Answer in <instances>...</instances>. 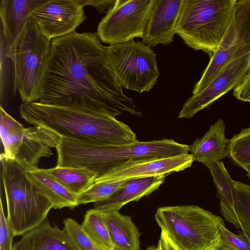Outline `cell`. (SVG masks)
<instances>
[{"label":"cell","mask_w":250,"mask_h":250,"mask_svg":"<svg viewBox=\"0 0 250 250\" xmlns=\"http://www.w3.org/2000/svg\"><path fill=\"white\" fill-rule=\"evenodd\" d=\"M12 250H81L64 229L45 220L21 236Z\"/></svg>","instance_id":"16"},{"label":"cell","mask_w":250,"mask_h":250,"mask_svg":"<svg viewBox=\"0 0 250 250\" xmlns=\"http://www.w3.org/2000/svg\"><path fill=\"white\" fill-rule=\"evenodd\" d=\"M155 0H116L99 22L96 32L109 45L143 39Z\"/></svg>","instance_id":"11"},{"label":"cell","mask_w":250,"mask_h":250,"mask_svg":"<svg viewBox=\"0 0 250 250\" xmlns=\"http://www.w3.org/2000/svg\"><path fill=\"white\" fill-rule=\"evenodd\" d=\"M166 176L159 175L127 179L123 186L107 199L94 203L95 209L120 210L129 202L138 201L157 190L164 182Z\"/></svg>","instance_id":"17"},{"label":"cell","mask_w":250,"mask_h":250,"mask_svg":"<svg viewBox=\"0 0 250 250\" xmlns=\"http://www.w3.org/2000/svg\"><path fill=\"white\" fill-rule=\"evenodd\" d=\"M21 116L27 123L52 130L61 137L103 145H120L138 141L126 124L107 114L39 102L23 103Z\"/></svg>","instance_id":"2"},{"label":"cell","mask_w":250,"mask_h":250,"mask_svg":"<svg viewBox=\"0 0 250 250\" xmlns=\"http://www.w3.org/2000/svg\"><path fill=\"white\" fill-rule=\"evenodd\" d=\"M84 5H91L95 7L100 13L106 12L115 5L116 0H80Z\"/></svg>","instance_id":"32"},{"label":"cell","mask_w":250,"mask_h":250,"mask_svg":"<svg viewBox=\"0 0 250 250\" xmlns=\"http://www.w3.org/2000/svg\"><path fill=\"white\" fill-rule=\"evenodd\" d=\"M221 250H232L231 249H229V248L224 246V248Z\"/></svg>","instance_id":"37"},{"label":"cell","mask_w":250,"mask_h":250,"mask_svg":"<svg viewBox=\"0 0 250 250\" xmlns=\"http://www.w3.org/2000/svg\"><path fill=\"white\" fill-rule=\"evenodd\" d=\"M64 229L81 250H104L87 235L81 225L75 220L67 218L63 221Z\"/></svg>","instance_id":"28"},{"label":"cell","mask_w":250,"mask_h":250,"mask_svg":"<svg viewBox=\"0 0 250 250\" xmlns=\"http://www.w3.org/2000/svg\"><path fill=\"white\" fill-rule=\"evenodd\" d=\"M44 0H1L0 17L3 36L10 47L16 40L33 11Z\"/></svg>","instance_id":"19"},{"label":"cell","mask_w":250,"mask_h":250,"mask_svg":"<svg viewBox=\"0 0 250 250\" xmlns=\"http://www.w3.org/2000/svg\"><path fill=\"white\" fill-rule=\"evenodd\" d=\"M237 0H184L176 34L195 50L210 57L231 20Z\"/></svg>","instance_id":"5"},{"label":"cell","mask_w":250,"mask_h":250,"mask_svg":"<svg viewBox=\"0 0 250 250\" xmlns=\"http://www.w3.org/2000/svg\"><path fill=\"white\" fill-rule=\"evenodd\" d=\"M41 103L116 117L142 116L124 92L96 33L74 32L52 39Z\"/></svg>","instance_id":"1"},{"label":"cell","mask_w":250,"mask_h":250,"mask_svg":"<svg viewBox=\"0 0 250 250\" xmlns=\"http://www.w3.org/2000/svg\"><path fill=\"white\" fill-rule=\"evenodd\" d=\"M146 250H160L159 246L157 245V247L156 246H150L148 247Z\"/></svg>","instance_id":"34"},{"label":"cell","mask_w":250,"mask_h":250,"mask_svg":"<svg viewBox=\"0 0 250 250\" xmlns=\"http://www.w3.org/2000/svg\"><path fill=\"white\" fill-rule=\"evenodd\" d=\"M158 245L160 250H165L164 246L161 243L159 242L158 243Z\"/></svg>","instance_id":"36"},{"label":"cell","mask_w":250,"mask_h":250,"mask_svg":"<svg viewBox=\"0 0 250 250\" xmlns=\"http://www.w3.org/2000/svg\"><path fill=\"white\" fill-rule=\"evenodd\" d=\"M81 226L99 247L104 250H113L108 229L100 210L94 208L88 210Z\"/></svg>","instance_id":"24"},{"label":"cell","mask_w":250,"mask_h":250,"mask_svg":"<svg viewBox=\"0 0 250 250\" xmlns=\"http://www.w3.org/2000/svg\"><path fill=\"white\" fill-rule=\"evenodd\" d=\"M15 237L5 215L1 199L0 205V250H12Z\"/></svg>","instance_id":"30"},{"label":"cell","mask_w":250,"mask_h":250,"mask_svg":"<svg viewBox=\"0 0 250 250\" xmlns=\"http://www.w3.org/2000/svg\"><path fill=\"white\" fill-rule=\"evenodd\" d=\"M107 60L120 85L142 93L156 84L160 75L156 54L142 42L134 40L105 46Z\"/></svg>","instance_id":"9"},{"label":"cell","mask_w":250,"mask_h":250,"mask_svg":"<svg viewBox=\"0 0 250 250\" xmlns=\"http://www.w3.org/2000/svg\"><path fill=\"white\" fill-rule=\"evenodd\" d=\"M234 208L237 225L242 234L250 241V185L234 181Z\"/></svg>","instance_id":"25"},{"label":"cell","mask_w":250,"mask_h":250,"mask_svg":"<svg viewBox=\"0 0 250 250\" xmlns=\"http://www.w3.org/2000/svg\"><path fill=\"white\" fill-rule=\"evenodd\" d=\"M57 152V166L85 168L95 175V182L113 168L129 161L189 153L190 146L172 139L103 145L63 137Z\"/></svg>","instance_id":"3"},{"label":"cell","mask_w":250,"mask_h":250,"mask_svg":"<svg viewBox=\"0 0 250 250\" xmlns=\"http://www.w3.org/2000/svg\"><path fill=\"white\" fill-rule=\"evenodd\" d=\"M28 178L41 192L50 202L54 209L68 208L73 209L79 206L77 195L45 173L42 168L26 172Z\"/></svg>","instance_id":"21"},{"label":"cell","mask_w":250,"mask_h":250,"mask_svg":"<svg viewBox=\"0 0 250 250\" xmlns=\"http://www.w3.org/2000/svg\"><path fill=\"white\" fill-rule=\"evenodd\" d=\"M250 54V0H237L233 16L221 41L192 91L203 90L229 62Z\"/></svg>","instance_id":"10"},{"label":"cell","mask_w":250,"mask_h":250,"mask_svg":"<svg viewBox=\"0 0 250 250\" xmlns=\"http://www.w3.org/2000/svg\"><path fill=\"white\" fill-rule=\"evenodd\" d=\"M194 162L190 153L132 160L116 167L96 182L121 181L159 175L166 176L190 167Z\"/></svg>","instance_id":"14"},{"label":"cell","mask_w":250,"mask_h":250,"mask_svg":"<svg viewBox=\"0 0 250 250\" xmlns=\"http://www.w3.org/2000/svg\"><path fill=\"white\" fill-rule=\"evenodd\" d=\"M217 189L220 199V212L224 218L232 225L236 222L234 208V181L229 175L224 163H214L208 167Z\"/></svg>","instance_id":"22"},{"label":"cell","mask_w":250,"mask_h":250,"mask_svg":"<svg viewBox=\"0 0 250 250\" xmlns=\"http://www.w3.org/2000/svg\"><path fill=\"white\" fill-rule=\"evenodd\" d=\"M50 46L51 40L31 17L14 43L7 46L13 66L14 91L23 103L38 102L42 97Z\"/></svg>","instance_id":"6"},{"label":"cell","mask_w":250,"mask_h":250,"mask_svg":"<svg viewBox=\"0 0 250 250\" xmlns=\"http://www.w3.org/2000/svg\"><path fill=\"white\" fill-rule=\"evenodd\" d=\"M6 218L15 236H22L46 220L52 205L13 160L0 155Z\"/></svg>","instance_id":"7"},{"label":"cell","mask_w":250,"mask_h":250,"mask_svg":"<svg viewBox=\"0 0 250 250\" xmlns=\"http://www.w3.org/2000/svg\"><path fill=\"white\" fill-rule=\"evenodd\" d=\"M228 156L245 170L250 167V127L241 129L229 139Z\"/></svg>","instance_id":"26"},{"label":"cell","mask_w":250,"mask_h":250,"mask_svg":"<svg viewBox=\"0 0 250 250\" xmlns=\"http://www.w3.org/2000/svg\"><path fill=\"white\" fill-rule=\"evenodd\" d=\"M42 170L69 191L77 195L89 188L95 179V175L85 168L56 166L49 169L42 168Z\"/></svg>","instance_id":"23"},{"label":"cell","mask_w":250,"mask_h":250,"mask_svg":"<svg viewBox=\"0 0 250 250\" xmlns=\"http://www.w3.org/2000/svg\"><path fill=\"white\" fill-rule=\"evenodd\" d=\"M250 69V54L237 57L227 63L201 92L185 103L179 118L191 119L221 97L234 89Z\"/></svg>","instance_id":"13"},{"label":"cell","mask_w":250,"mask_h":250,"mask_svg":"<svg viewBox=\"0 0 250 250\" xmlns=\"http://www.w3.org/2000/svg\"><path fill=\"white\" fill-rule=\"evenodd\" d=\"M100 210L108 229L113 250H141V233L130 216L119 210Z\"/></svg>","instance_id":"20"},{"label":"cell","mask_w":250,"mask_h":250,"mask_svg":"<svg viewBox=\"0 0 250 250\" xmlns=\"http://www.w3.org/2000/svg\"><path fill=\"white\" fill-rule=\"evenodd\" d=\"M219 228L225 246L232 250H250V241L244 234L232 233L225 224L220 225Z\"/></svg>","instance_id":"29"},{"label":"cell","mask_w":250,"mask_h":250,"mask_svg":"<svg viewBox=\"0 0 250 250\" xmlns=\"http://www.w3.org/2000/svg\"><path fill=\"white\" fill-rule=\"evenodd\" d=\"M233 93L237 100L250 102V69L241 83L233 89Z\"/></svg>","instance_id":"31"},{"label":"cell","mask_w":250,"mask_h":250,"mask_svg":"<svg viewBox=\"0 0 250 250\" xmlns=\"http://www.w3.org/2000/svg\"><path fill=\"white\" fill-rule=\"evenodd\" d=\"M80 0H44L31 17L50 40L75 32L86 19Z\"/></svg>","instance_id":"12"},{"label":"cell","mask_w":250,"mask_h":250,"mask_svg":"<svg viewBox=\"0 0 250 250\" xmlns=\"http://www.w3.org/2000/svg\"><path fill=\"white\" fill-rule=\"evenodd\" d=\"M247 172V176L248 177V178L250 179V167H249L248 169L246 170Z\"/></svg>","instance_id":"35"},{"label":"cell","mask_w":250,"mask_h":250,"mask_svg":"<svg viewBox=\"0 0 250 250\" xmlns=\"http://www.w3.org/2000/svg\"><path fill=\"white\" fill-rule=\"evenodd\" d=\"M126 180L101 181L94 183L86 190L77 195L78 205L94 203L107 199L123 187Z\"/></svg>","instance_id":"27"},{"label":"cell","mask_w":250,"mask_h":250,"mask_svg":"<svg viewBox=\"0 0 250 250\" xmlns=\"http://www.w3.org/2000/svg\"><path fill=\"white\" fill-rule=\"evenodd\" d=\"M0 135L4 151L0 155L17 163L26 172L38 169L42 157H49L61 136L40 126L25 128L0 106Z\"/></svg>","instance_id":"8"},{"label":"cell","mask_w":250,"mask_h":250,"mask_svg":"<svg viewBox=\"0 0 250 250\" xmlns=\"http://www.w3.org/2000/svg\"><path fill=\"white\" fill-rule=\"evenodd\" d=\"M159 241H160L163 245L165 250H182L162 230H161Z\"/></svg>","instance_id":"33"},{"label":"cell","mask_w":250,"mask_h":250,"mask_svg":"<svg viewBox=\"0 0 250 250\" xmlns=\"http://www.w3.org/2000/svg\"><path fill=\"white\" fill-rule=\"evenodd\" d=\"M155 219L161 230L182 250H221V217L198 206L159 208Z\"/></svg>","instance_id":"4"},{"label":"cell","mask_w":250,"mask_h":250,"mask_svg":"<svg viewBox=\"0 0 250 250\" xmlns=\"http://www.w3.org/2000/svg\"><path fill=\"white\" fill-rule=\"evenodd\" d=\"M184 0H155L142 42L149 47L171 43Z\"/></svg>","instance_id":"15"},{"label":"cell","mask_w":250,"mask_h":250,"mask_svg":"<svg viewBox=\"0 0 250 250\" xmlns=\"http://www.w3.org/2000/svg\"><path fill=\"white\" fill-rule=\"evenodd\" d=\"M224 121L219 119L210 126L201 138L196 139L190 146V153L194 161L208 167L228 155L229 139L225 136Z\"/></svg>","instance_id":"18"}]
</instances>
